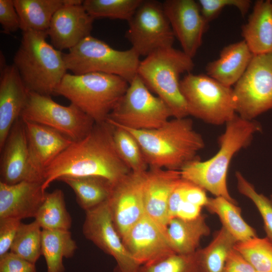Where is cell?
Returning a JSON list of instances; mask_svg holds the SVG:
<instances>
[{
    "label": "cell",
    "mask_w": 272,
    "mask_h": 272,
    "mask_svg": "<svg viewBox=\"0 0 272 272\" xmlns=\"http://www.w3.org/2000/svg\"><path fill=\"white\" fill-rule=\"evenodd\" d=\"M42 184L23 181L10 185L0 182V219L35 218L45 196Z\"/></svg>",
    "instance_id": "44dd1931"
},
{
    "label": "cell",
    "mask_w": 272,
    "mask_h": 272,
    "mask_svg": "<svg viewBox=\"0 0 272 272\" xmlns=\"http://www.w3.org/2000/svg\"><path fill=\"white\" fill-rule=\"evenodd\" d=\"M162 4L182 51L192 58L201 46L208 24L201 14L198 2L194 0H166Z\"/></svg>",
    "instance_id": "e0dca14e"
},
{
    "label": "cell",
    "mask_w": 272,
    "mask_h": 272,
    "mask_svg": "<svg viewBox=\"0 0 272 272\" xmlns=\"http://www.w3.org/2000/svg\"><path fill=\"white\" fill-rule=\"evenodd\" d=\"M47 37L46 31L22 32L13 64L29 92L50 96L67 70L63 53L47 42Z\"/></svg>",
    "instance_id": "277c9868"
},
{
    "label": "cell",
    "mask_w": 272,
    "mask_h": 272,
    "mask_svg": "<svg viewBox=\"0 0 272 272\" xmlns=\"http://www.w3.org/2000/svg\"><path fill=\"white\" fill-rule=\"evenodd\" d=\"M206 217L201 215L192 220L177 217L171 219L166 228V235L171 248L178 254H190L195 252L201 239L210 234Z\"/></svg>",
    "instance_id": "d4e9b609"
},
{
    "label": "cell",
    "mask_w": 272,
    "mask_h": 272,
    "mask_svg": "<svg viewBox=\"0 0 272 272\" xmlns=\"http://www.w3.org/2000/svg\"><path fill=\"white\" fill-rule=\"evenodd\" d=\"M129 131L138 141L149 167L180 171L192 161L200 159L204 148L202 135L188 117L174 118L155 129L135 130L112 123Z\"/></svg>",
    "instance_id": "7a4b0ae2"
},
{
    "label": "cell",
    "mask_w": 272,
    "mask_h": 272,
    "mask_svg": "<svg viewBox=\"0 0 272 272\" xmlns=\"http://www.w3.org/2000/svg\"><path fill=\"white\" fill-rule=\"evenodd\" d=\"M77 249L69 230H42L41 252L47 272H64L63 258L73 257Z\"/></svg>",
    "instance_id": "83f0119b"
},
{
    "label": "cell",
    "mask_w": 272,
    "mask_h": 272,
    "mask_svg": "<svg viewBox=\"0 0 272 272\" xmlns=\"http://www.w3.org/2000/svg\"><path fill=\"white\" fill-rule=\"evenodd\" d=\"M83 233L105 253L112 256L117 266L115 272H138L133 259L113 223L108 200L86 211Z\"/></svg>",
    "instance_id": "4fadbf2b"
},
{
    "label": "cell",
    "mask_w": 272,
    "mask_h": 272,
    "mask_svg": "<svg viewBox=\"0 0 272 272\" xmlns=\"http://www.w3.org/2000/svg\"><path fill=\"white\" fill-rule=\"evenodd\" d=\"M20 118L54 129L73 141L85 138L95 124L75 105L63 106L54 101L50 96L32 92H29Z\"/></svg>",
    "instance_id": "8fae6325"
},
{
    "label": "cell",
    "mask_w": 272,
    "mask_h": 272,
    "mask_svg": "<svg viewBox=\"0 0 272 272\" xmlns=\"http://www.w3.org/2000/svg\"><path fill=\"white\" fill-rule=\"evenodd\" d=\"M23 121L32 161L43 176L45 169L73 141L48 126Z\"/></svg>",
    "instance_id": "7402d4cb"
},
{
    "label": "cell",
    "mask_w": 272,
    "mask_h": 272,
    "mask_svg": "<svg viewBox=\"0 0 272 272\" xmlns=\"http://www.w3.org/2000/svg\"><path fill=\"white\" fill-rule=\"evenodd\" d=\"M253 55L243 40L231 43L222 49L218 59L208 63L206 74L231 87L242 77Z\"/></svg>",
    "instance_id": "603a6c76"
},
{
    "label": "cell",
    "mask_w": 272,
    "mask_h": 272,
    "mask_svg": "<svg viewBox=\"0 0 272 272\" xmlns=\"http://www.w3.org/2000/svg\"><path fill=\"white\" fill-rule=\"evenodd\" d=\"M131 172L116 151L111 125L95 123L85 138L73 141L45 169L42 188L45 191L63 177H101L114 185Z\"/></svg>",
    "instance_id": "6da1fadb"
},
{
    "label": "cell",
    "mask_w": 272,
    "mask_h": 272,
    "mask_svg": "<svg viewBox=\"0 0 272 272\" xmlns=\"http://www.w3.org/2000/svg\"><path fill=\"white\" fill-rule=\"evenodd\" d=\"M35 264L11 252L0 256V272H37Z\"/></svg>",
    "instance_id": "60d3db41"
},
{
    "label": "cell",
    "mask_w": 272,
    "mask_h": 272,
    "mask_svg": "<svg viewBox=\"0 0 272 272\" xmlns=\"http://www.w3.org/2000/svg\"><path fill=\"white\" fill-rule=\"evenodd\" d=\"M128 22L125 37L140 56L173 47L175 37L162 3L143 0Z\"/></svg>",
    "instance_id": "7c38bea8"
},
{
    "label": "cell",
    "mask_w": 272,
    "mask_h": 272,
    "mask_svg": "<svg viewBox=\"0 0 272 272\" xmlns=\"http://www.w3.org/2000/svg\"><path fill=\"white\" fill-rule=\"evenodd\" d=\"M109 123L112 126L113 143L120 158L131 172L147 171L149 165L135 138L124 128Z\"/></svg>",
    "instance_id": "1f68e13d"
},
{
    "label": "cell",
    "mask_w": 272,
    "mask_h": 272,
    "mask_svg": "<svg viewBox=\"0 0 272 272\" xmlns=\"http://www.w3.org/2000/svg\"><path fill=\"white\" fill-rule=\"evenodd\" d=\"M197 2L201 14L207 23L216 18L227 6L236 8L244 16L247 13L252 3L249 0H199Z\"/></svg>",
    "instance_id": "74e56055"
},
{
    "label": "cell",
    "mask_w": 272,
    "mask_h": 272,
    "mask_svg": "<svg viewBox=\"0 0 272 272\" xmlns=\"http://www.w3.org/2000/svg\"><path fill=\"white\" fill-rule=\"evenodd\" d=\"M138 272H200L197 250L190 254H171L141 265Z\"/></svg>",
    "instance_id": "d590c367"
},
{
    "label": "cell",
    "mask_w": 272,
    "mask_h": 272,
    "mask_svg": "<svg viewBox=\"0 0 272 272\" xmlns=\"http://www.w3.org/2000/svg\"><path fill=\"white\" fill-rule=\"evenodd\" d=\"M140 56L132 49H115L105 42L89 35L63 53L67 70L79 75L101 73L119 76L129 83L138 75Z\"/></svg>",
    "instance_id": "52a82bcc"
},
{
    "label": "cell",
    "mask_w": 272,
    "mask_h": 272,
    "mask_svg": "<svg viewBox=\"0 0 272 272\" xmlns=\"http://www.w3.org/2000/svg\"><path fill=\"white\" fill-rule=\"evenodd\" d=\"M223 272H256V271L234 248L227 257Z\"/></svg>",
    "instance_id": "b9f144b4"
},
{
    "label": "cell",
    "mask_w": 272,
    "mask_h": 272,
    "mask_svg": "<svg viewBox=\"0 0 272 272\" xmlns=\"http://www.w3.org/2000/svg\"><path fill=\"white\" fill-rule=\"evenodd\" d=\"M83 2L72 0L53 15L47 33L56 49L69 50L91 35L94 19L87 13Z\"/></svg>",
    "instance_id": "ac0fdd59"
},
{
    "label": "cell",
    "mask_w": 272,
    "mask_h": 272,
    "mask_svg": "<svg viewBox=\"0 0 272 272\" xmlns=\"http://www.w3.org/2000/svg\"><path fill=\"white\" fill-rule=\"evenodd\" d=\"M143 0H85L83 5L94 19L97 18L126 20L131 18Z\"/></svg>",
    "instance_id": "e575fe53"
},
{
    "label": "cell",
    "mask_w": 272,
    "mask_h": 272,
    "mask_svg": "<svg viewBox=\"0 0 272 272\" xmlns=\"http://www.w3.org/2000/svg\"><path fill=\"white\" fill-rule=\"evenodd\" d=\"M128 85L126 80L113 75L66 73L54 95L67 99L95 123H102L106 121Z\"/></svg>",
    "instance_id": "5b68a950"
},
{
    "label": "cell",
    "mask_w": 272,
    "mask_h": 272,
    "mask_svg": "<svg viewBox=\"0 0 272 272\" xmlns=\"http://www.w3.org/2000/svg\"><path fill=\"white\" fill-rule=\"evenodd\" d=\"M35 221L42 230H69L72 220L66 208L64 194L61 189L46 192Z\"/></svg>",
    "instance_id": "f546056e"
},
{
    "label": "cell",
    "mask_w": 272,
    "mask_h": 272,
    "mask_svg": "<svg viewBox=\"0 0 272 272\" xmlns=\"http://www.w3.org/2000/svg\"><path fill=\"white\" fill-rule=\"evenodd\" d=\"M72 0H14L21 30L46 31L56 11Z\"/></svg>",
    "instance_id": "484cf974"
},
{
    "label": "cell",
    "mask_w": 272,
    "mask_h": 272,
    "mask_svg": "<svg viewBox=\"0 0 272 272\" xmlns=\"http://www.w3.org/2000/svg\"><path fill=\"white\" fill-rule=\"evenodd\" d=\"M192 58L173 47L157 50L140 61L138 75L170 108L174 118L189 113L180 87V76L194 68Z\"/></svg>",
    "instance_id": "8992f818"
},
{
    "label": "cell",
    "mask_w": 272,
    "mask_h": 272,
    "mask_svg": "<svg viewBox=\"0 0 272 272\" xmlns=\"http://www.w3.org/2000/svg\"><path fill=\"white\" fill-rule=\"evenodd\" d=\"M217 215L225 229L237 241L242 242L257 236L255 230L243 219L241 209L236 203L223 197L209 198L206 207Z\"/></svg>",
    "instance_id": "f1b7e54d"
},
{
    "label": "cell",
    "mask_w": 272,
    "mask_h": 272,
    "mask_svg": "<svg viewBox=\"0 0 272 272\" xmlns=\"http://www.w3.org/2000/svg\"><path fill=\"white\" fill-rule=\"evenodd\" d=\"M180 87L189 115L220 125L237 114L233 89L207 74L187 73L180 80Z\"/></svg>",
    "instance_id": "ba28073f"
},
{
    "label": "cell",
    "mask_w": 272,
    "mask_h": 272,
    "mask_svg": "<svg viewBox=\"0 0 272 272\" xmlns=\"http://www.w3.org/2000/svg\"><path fill=\"white\" fill-rule=\"evenodd\" d=\"M146 172H131L113 186L108 203L113 223L121 237L146 214Z\"/></svg>",
    "instance_id": "9a60e30c"
},
{
    "label": "cell",
    "mask_w": 272,
    "mask_h": 272,
    "mask_svg": "<svg viewBox=\"0 0 272 272\" xmlns=\"http://www.w3.org/2000/svg\"><path fill=\"white\" fill-rule=\"evenodd\" d=\"M270 199L272 202V194L270 195Z\"/></svg>",
    "instance_id": "ee69618b"
},
{
    "label": "cell",
    "mask_w": 272,
    "mask_h": 272,
    "mask_svg": "<svg viewBox=\"0 0 272 272\" xmlns=\"http://www.w3.org/2000/svg\"><path fill=\"white\" fill-rule=\"evenodd\" d=\"M233 90L236 114L244 119L272 109V52L253 55Z\"/></svg>",
    "instance_id": "30bf717a"
},
{
    "label": "cell",
    "mask_w": 272,
    "mask_h": 272,
    "mask_svg": "<svg viewBox=\"0 0 272 272\" xmlns=\"http://www.w3.org/2000/svg\"><path fill=\"white\" fill-rule=\"evenodd\" d=\"M0 24L3 32L10 34L21 29V22L14 0H0Z\"/></svg>",
    "instance_id": "f35d334b"
},
{
    "label": "cell",
    "mask_w": 272,
    "mask_h": 272,
    "mask_svg": "<svg viewBox=\"0 0 272 272\" xmlns=\"http://www.w3.org/2000/svg\"><path fill=\"white\" fill-rule=\"evenodd\" d=\"M126 249L140 265L174 253L166 229L145 214L121 237Z\"/></svg>",
    "instance_id": "2e32d148"
},
{
    "label": "cell",
    "mask_w": 272,
    "mask_h": 272,
    "mask_svg": "<svg viewBox=\"0 0 272 272\" xmlns=\"http://www.w3.org/2000/svg\"><path fill=\"white\" fill-rule=\"evenodd\" d=\"M181 179L180 171L149 167L144 185L146 214L166 229L170 195Z\"/></svg>",
    "instance_id": "ffe728a7"
},
{
    "label": "cell",
    "mask_w": 272,
    "mask_h": 272,
    "mask_svg": "<svg viewBox=\"0 0 272 272\" xmlns=\"http://www.w3.org/2000/svg\"><path fill=\"white\" fill-rule=\"evenodd\" d=\"M0 152V182L10 185L23 181L43 183V174L32 161L24 122L20 117L12 126Z\"/></svg>",
    "instance_id": "5bb4252c"
},
{
    "label": "cell",
    "mask_w": 272,
    "mask_h": 272,
    "mask_svg": "<svg viewBox=\"0 0 272 272\" xmlns=\"http://www.w3.org/2000/svg\"><path fill=\"white\" fill-rule=\"evenodd\" d=\"M234 249L247 260L256 272H272V242L266 237L256 236L238 242Z\"/></svg>",
    "instance_id": "836d02e7"
},
{
    "label": "cell",
    "mask_w": 272,
    "mask_h": 272,
    "mask_svg": "<svg viewBox=\"0 0 272 272\" xmlns=\"http://www.w3.org/2000/svg\"><path fill=\"white\" fill-rule=\"evenodd\" d=\"M58 180L73 190L78 205L85 211L107 201L113 186L107 179L98 176L63 177Z\"/></svg>",
    "instance_id": "4316f807"
},
{
    "label": "cell",
    "mask_w": 272,
    "mask_h": 272,
    "mask_svg": "<svg viewBox=\"0 0 272 272\" xmlns=\"http://www.w3.org/2000/svg\"><path fill=\"white\" fill-rule=\"evenodd\" d=\"M171 117L167 104L153 95L137 75L106 120L132 129L147 130L162 126Z\"/></svg>",
    "instance_id": "9c48e42d"
},
{
    "label": "cell",
    "mask_w": 272,
    "mask_h": 272,
    "mask_svg": "<svg viewBox=\"0 0 272 272\" xmlns=\"http://www.w3.org/2000/svg\"><path fill=\"white\" fill-rule=\"evenodd\" d=\"M261 131L260 124L255 120L244 119L236 114L226 124L225 131L218 139L219 149L210 159L191 162L180 170L181 178L210 192L236 203L228 190L227 177L233 157L248 147L253 136Z\"/></svg>",
    "instance_id": "3957f363"
},
{
    "label": "cell",
    "mask_w": 272,
    "mask_h": 272,
    "mask_svg": "<svg viewBox=\"0 0 272 272\" xmlns=\"http://www.w3.org/2000/svg\"><path fill=\"white\" fill-rule=\"evenodd\" d=\"M202 207L183 200L177 212L176 217L184 220H192L197 218L201 214Z\"/></svg>",
    "instance_id": "7bdbcfd3"
},
{
    "label": "cell",
    "mask_w": 272,
    "mask_h": 272,
    "mask_svg": "<svg viewBox=\"0 0 272 272\" xmlns=\"http://www.w3.org/2000/svg\"><path fill=\"white\" fill-rule=\"evenodd\" d=\"M241 35L253 55L272 52V0L254 3Z\"/></svg>",
    "instance_id": "cb8c5ba5"
},
{
    "label": "cell",
    "mask_w": 272,
    "mask_h": 272,
    "mask_svg": "<svg viewBox=\"0 0 272 272\" xmlns=\"http://www.w3.org/2000/svg\"><path fill=\"white\" fill-rule=\"evenodd\" d=\"M21 221L11 218L0 219V256L10 250Z\"/></svg>",
    "instance_id": "ab89813d"
},
{
    "label": "cell",
    "mask_w": 272,
    "mask_h": 272,
    "mask_svg": "<svg viewBox=\"0 0 272 272\" xmlns=\"http://www.w3.org/2000/svg\"><path fill=\"white\" fill-rule=\"evenodd\" d=\"M237 242L222 227L208 246L197 250L200 272H223L227 257Z\"/></svg>",
    "instance_id": "4dcf8cb0"
},
{
    "label": "cell",
    "mask_w": 272,
    "mask_h": 272,
    "mask_svg": "<svg viewBox=\"0 0 272 272\" xmlns=\"http://www.w3.org/2000/svg\"><path fill=\"white\" fill-rule=\"evenodd\" d=\"M42 231L35 220L29 224L21 223L10 252L35 264L42 255Z\"/></svg>",
    "instance_id": "d6a6232c"
},
{
    "label": "cell",
    "mask_w": 272,
    "mask_h": 272,
    "mask_svg": "<svg viewBox=\"0 0 272 272\" xmlns=\"http://www.w3.org/2000/svg\"><path fill=\"white\" fill-rule=\"evenodd\" d=\"M235 177L238 190L255 205L262 218L266 237L272 242L271 201L264 194L257 192L253 185L241 172L236 171Z\"/></svg>",
    "instance_id": "8d00e7d4"
},
{
    "label": "cell",
    "mask_w": 272,
    "mask_h": 272,
    "mask_svg": "<svg viewBox=\"0 0 272 272\" xmlns=\"http://www.w3.org/2000/svg\"><path fill=\"white\" fill-rule=\"evenodd\" d=\"M0 73V150L12 126L27 104L29 91L15 66L6 63L1 54Z\"/></svg>",
    "instance_id": "d6986e66"
}]
</instances>
